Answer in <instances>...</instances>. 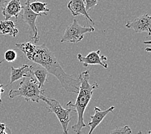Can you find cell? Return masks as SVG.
I'll list each match as a JSON object with an SVG mask.
<instances>
[{
  "label": "cell",
  "mask_w": 151,
  "mask_h": 134,
  "mask_svg": "<svg viewBox=\"0 0 151 134\" xmlns=\"http://www.w3.org/2000/svg\"><path fill=\"white\" fill-rule=\"evenodd\" d=\"M125 26L127 28H132L136 33L146 32L150 35L151 17L149 14H143L132 21H128Z\"/></svg>",
  "instance_id": "52a82bcc"
},
{
  "label": "cell",
  "mask_w": 151,
  "mask_h": 134,
  "mask_svg": "<svg viewBox=\"0 0 151 134\" xmlns=\"http://www.w3.org/2000/svg\"><path fill=\"white\" fill-rule=\"evenodd\" d=\"M145 44H150V41H149V42H144Z\"/></svg>",
  "instance_id": "cb8c5ba5"
},
{
  "label": "cell",
  "mask_w": 151,
  "mask_h": 134,
  "mask_svg": "<svg viewBox=\"0 0 151 134\" xmlns=\"http://www.w3.org/2000/svg\"><path fill=\"white\" fill-rule=\"evenodd\" d=\"M30 67L32 74L34 75L35 78L37 79L41 88H42L45 83L48 81L47 75L48 73L47 70L44 67L41 66L40 64L35 63H33V64L30 65Z\"/></svg>",
  "instance_id": "7c38bea8"
},
{
  "label": "cell",
  "mask_w": 151,
  "mask_h": 134,
  "mask_svg": "<svg viewBox=\"0 0 151 134\" xmlns=\"http://www.w3.org/2000/svg\"><path fill=\"white\" fill-rule=\"evenodd\" d=\"M40 100L43 101L48 105V107L46 108L50 113H53L56 115L63 128V133L68 134V126L71 120L70 117V114L71 112H73V110L71 109L70 108L65 109L61 106L59 101L55 99L48 98L45 96H42Z\"/></svg>",
  "instance_id": "277c9868"
},
{
  "label": "cell",
  "mask_w": 151,
  "mask_h": 134,
  "mask_svg": "<svg viewBox=\"0 0 151 134\" xmlns=\"http://www.w3.org/2000/svg\"><path fill=\"white\" fill-rule=\"evenodd\" d=\"M21 10L22 5L19 0H10L2 10V14L5 17V20H9L12 17H15L17 20Z\"/></svg>",
  "instance_id": "30bf717a"
},
{
  "label": "cell",
  "mask_w": 151,
  "mask_h": 134,
  "mask_svg": "<svg viewBox=\"0 0 151 134\" xmlns=\"http://www.w3.org/2000/svg\"><path fill=\"white\" fill-rule=\"evenodd\" d=\"M19 33V30L16 27V25L12 20H4L0 21V34L9 35L15 38Z\"/></svg>",
  "instance_id": "5bb4252c"
},
{
  "label": "cell",
  "mask_w": 151,
  "mask_h": 134,
  "mask_svg": "<svg viewBox=\"0 0 151 134\" xmlns=\"http://www.w3.org/2000/svg\"><path fill=\"white\" fill-rule=\"evenodd\" d=\"M84 1L85 3L86 10L88 12V10H90L93 7L97 5L99 0H84Z\"/></svg>",
  "instance_id": "ac0fdd59"
},
{
  "label": "cell",
  "mask_w": 151,
  "mask_h": 134,
  "mask_svg": "<svg viewBox=\"0 0 151 134\" xmlns=\"http://www.w3.org/2000/svg\"><path fill=\"white\" fill-rule=\"evenodd\" d=\"M16 58H17V52L16 51V50L10 49V50H6L5 52V55H4V59L3 60L6 61L7 62L12 63V62H14V61L16 59ZM3 61H1V62Z\"/></svg>",
  "instance_id": "2e32d148"
},
{
  "label": "cell",
  "mask_w": 151,
  "mask_h": 134,
  "mask_svg": "<svg viewBox=\"0 0 151 134\" xmlns=\"http://www.w3.org/2000/svg\"><path fill=\"white\" fill-rule=\"evenodd\" d=\"M114 109L115 107L113 106L107 108L106 110H102L99 107L95 106L94 108L95 114L93 115H91L90 117L91 119V122H88L89 126H90V130H89L88 134H91L92 132L94 131V130L104 120V119L106 117V115L109 114L110 112H112Z\"/></svg>",
  "instance_id": "9c48e42d"
},
{
  "label": "cell",
  "mask_w": 151,
  "mask_h": 134,
  "mask_svg": "<svg viewBox=\"0 0 151 134\" xmlns=\"http://www.w3.org/2000/svg\"><path fill=\"white\" fill-rule=\"evenodd\" d=\"M131 129L128 125H125L123 127H118L111 132L110 134H131Z\"/></svg>",
  "instance_id": "e0dca14e"
},
{
  "label": "cell",
  "mask_w": 151,
  "mask_h": 134,
  "mask_svg": "<svg viewBox=\"0 0 151 134\" xmlns=\"http://www.w3.org/2000/svg\"><path fill=\"white\" fill-rule=\"evenodd\" d=\"M3 85L1 84L0 85V103H2V99H1V93H3L5 92V90L3 89Z\"/></svg>",
  "instance_id": "44dd1931"
},
{
  "label": "cell",
  "mask_w": 151,
  "mask_h": 134,
  "mask_svg": "<svg viewBox=\"0 0 151 134\" xmlns=\"http://www.w3.org/2000/svg\"><path fill=\"white\" fill-rule=\"evenodd\" d=\"M100 50L89 52L86 56H82L81 54L79 53L77 54V59L79 62L83 64L84 67H87L89 65L99 64L104 68H107L108 64L105 62L107 59V57L104 56H100Z\"/></svg>",
  "instance_id": "ba28073f"
},
{
  "label": "cell",
  "mask_w": 151,
  "mask_h": 134,
  "mask_svg": "<svg viewBox=\"0 0 151 134\" xmlns=\"http://www.w3.org/2000/svg\"><path fill=\"white\" fill-rule=\"evenodd\" d=\"M6 128H7V126L5 124V123L0 122V134L4 131H5Z\"/></svg>",
  "instance_id": "ffe728a7"
},
{
  "label": "cell",
  "mask_w": 151,
  "mask_h": 134,
  "mask_svg": "<svg viewBox=\"0 0 151 134\" xmlns=\"http://www.w3.org/2000/svg\"><path fill=\"white\" fill-rule=\"evenodd\" d=\"M15 45L30 61L40 64L47 70L48 73L57 78L66 92L78 93L80 81L64 72L56 59L55 54L50 50L45 43L37 45L30 41H27L16 43Z\"/></svg>",
  "instance_id": "6da1fadb"
},
{
  "label": "cell",
  "mask_w": 151,
  "mask_h": 134,
  "mask_svg": "<svg viewBox=\"0 0 151 134\" xmlns=\"http://www.w3.org/2000/svg\"><path fill=\"white\" fill-rule=\"evenodd\" d=\"M10 133H11V131H10V130L8 132H6V130H5V131L2 132L1 134H10Z\"/></svg>",
  "instance_id": "7402d4cb"
},
{
  "label": "cell",
  "mask_w": 151,
  "mask_h": 134,
  "mask_svg": "<svg viewBox=\"0 0 151 134\" xmlns=\"http://www.w3.org/2000/svg\"><path fill=\"white\" fill-rule=\"evenodd\" d=\"M138 134H145V133H143L142 131H139V132H138ZM147 134H151V132H150V130H149V131L148 132V133H147Z\"/></svg>",
  "instance_id": "603a6c76"
},
{
  "label": "cell",
  "mask_w": 151,
  "mask_h": 134,
  "mask_svg": "<svg viewBox=\"0 0 151 134\" xmlns=\"http://www.w3.org/2000/svg\"><path fill=\"white\" fill-rule=\"evenodd\" d=\"M30 73V67L27 64H23L21 67L17 68H14V67H11L10 81L9 84L6 85V86H8L9 85H11L13 83L23 78L24 77L28 76Z\"/></svg>",
  "instance_id": "4fadbf2b"
},
{
  "label": "cell",
  "mask_w": 151,
  "mask_h": 134,
  "mask_svg": "<svg viewBox=\"0 0 151 134\" xmlns=\"http://www.w3.org/2000/svg\"><path fill=\"white\" fill-rule=\"evenodd\" d=\"M7 3H8V0H0V10H2L4 9Z\"/></svg>",
  "instance_id": "d6986e66"
},
{
  "label": "cell",
  "mask_w": 151,
  "mask_h": 134,
  "mask_svg": "<svg viewBox=\"0 0 151 134\" xmlns=\"http://www.w3.org/2000/svg\"><path fill=\"white\" fill-rule=\"evenodd\" d=\"M47 5L48 4L46 3L40 2L37 0V1L30 3V7L32 11L35 13L47 16V12L50 10V9L47 8Z\"/></svg>",
  "instance_id": "9a60e30c"
},
{
  "label": "cell",
  "mask_w": 151,
  "mask_h": 134,
  "mask_svg": "<svg viewBox=\"0 0 151 134\" xmlns=\"http://www.w3.org/2000/svg\"><path fill=\"white\" fill-rule=\"evenodd\" d=\"M68 8L70 10L71 13L73 16H77L78 15H82L86 17L93 24L95 22L89 16L88 12L86 11L85 3L84 0H71L68 3Z\"/></svg>",
  "instance_id": "8fae6325"
},
{
  "label": "cell",
  "mask_w": 151,
  "mask_h": 134,
  "mask_svg": "<svg viewBox=\"0 0 151 134\" xmlns=\"http://www.w3.org/2000/svg\"><path fill=\"white\" fill-rule=\"evenodd\" d=\"M89 76L90 72L89 70L82 72L78 74L77 79L80 81V86L77 99L74 103L70 101L66 104L67 106H69L73 112H77V122L71 126V129L76 134H82V128L86 126L84 121V112L91 99L93 92L99 87L98 83H89Z\"/></svg>",
  "instance_id": "7a4b0ae2"
},
{
  "label": "cell",
  "mask_w": 151,
  "mask_h": 134,
  "mask_svg": "<svg viewBox=\"0 0 151 134\" xmlns=\"http://www.w3.org/2000/svg\"><path fill=\"white\" fill-rule=\"evenodd\" d=\"M95 31V28L92 26L84 27L78 23L77 20H74L73 23L68 25L64 31V34L61 39L60 42L77 43L83 39L86 33Z\"/></svg>",
  "instance_id": "5b68a950"
},
{
  "label": "cell",
  "mask_w": 151,
  "mask_h": 134,
  "mask_svg": "<svg viewBox=\"0 0 151 134\" xmlns=\"http://www.w3.org/2000/svg\"><path fill=\"white\" fill-rule=\"evenodd\" d=\"M30 0H27L24 5L22 6L23 13L21 15V19L23 22L27 23L29 27V35L31 39L34 41L35 43H37L39 40V36L38 35V30L35 24L37 18L42 14H36L31 10L30 7Z\"/></svg>",
  "instance_id": "8992f818"
},
{
  "label": "cell",
  "mask_w": 151,
  "mask_h": 134,
  "mask_svg": "<svg viewBox=\"0 0 151 134\" xmlns=\"http://www.w3.org/2000/svg\"><path fill=\"white\" fill-rule=\"evenodd\" d=\"M22 79L18 88L10 90L9 93L10 98L14 99L17 97H23L27 102L32 101L39 103L41 97L44 96L45 90L41 88L37 79L32 72L28 76Z\"/></svg>",
  "instance_id": "3957f363"
}]
</instances>
